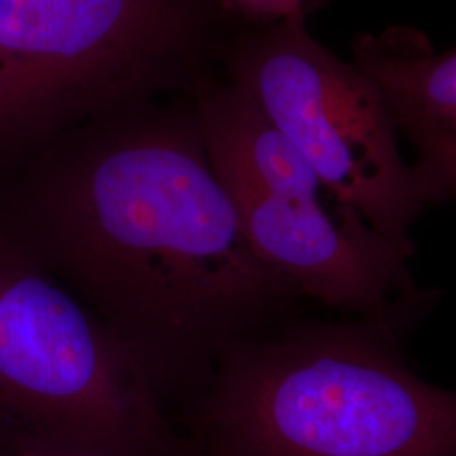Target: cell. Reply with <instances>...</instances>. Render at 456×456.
<instances>
[{
	"mask_svg": "<svg viewBox=\"0 0 456 456\" xmlns=\"http://www.w3.org/2000/svg\"><path fill=\"white\" fill-rule=\"evenodd\" d=\"M95 115L46 144L0 230L77 294L159 406L184 414L228 346L299 314L213 171L196 110Z\"/></svg>",
	"mask_w": 456,
	"mask_h": 456,
	"instance_id": "6da1fadb",
	"label": "cell"
},
{
	"mask_svg": "<svg viewBox=\"0 0 456 456\" xmlns=\"http://www.w3.org/2000/svg\"><path fill=\"white\" fill-rule=\"evenodd\" d=\"M196 456H455L456 395L399 337L296 314L228 346L181 414Z\"/></svg>",
	"mask_w": 456,
	"mask_h": 456,
	"instance_id": "7a4b0ae2",
	"label": "cell"
},
{
	"mask_svg": "<svg viewBox=\"0 0 456 456\" xmlns=\"http://www.w3.org/2000/svg\"><path fill=\"white\" fill-rule=\"evenodd\" d=\"M0 456H196L97 314L2 230Z\"/></svg>",
	"mask_w": 456,
	"mask_h": 456,
	"instance_id": "3957f363",
	"label": "cell"
},
{
	"mask_svg": "<svg viewBox=\"0 0 456 456\" xmlns=\"http://www.w3.org/2000/svg\"><path fill=\"white\" fill-rule=\"evenodd\" d=\"M198 0H0V152L195 83Z\"/></svg>",
	"mask_w": 456,
	"mask_h": 456,
	"instance_id": "277c9868",
	"label": "cell"
},
{
	"mask_svg": "<svg viewBox=\"0 0 456 456\" xmlns=\"http://www.w3.org/2000/svg\"><path fill=\"white\" fill-rule=\"evenodd\" d=\"M227 65L232 83L259 103L333 198L377 233L414 244L411 228L424 205L380 95L311 37L305 14L240 37Z\"/></svg>",
	"mask_w": 456,
	"mask_h": 456,
	"instance_id": "5b68a950",
	"label": "cell"
},
{
	"mask_svg": "<svg viewBox=\"0 0 456 456\" xmlns=\"http://www.w3.org/2000/svg\"><path fill=\"white\" fill-rule=\"evenodd\" d=\"M374 83L395 134L416 151L411 166L423 205L456 191V53H436L429 37L408 26L360 34L354 63Z\"/></svg>",
	"mask_w": 456,
	"mask_h": 456,
	"instance_id": "8992f818",
	"label": "cell"
},
{
	"mask_svg": "<svg viewBox=\"0 0 456 456\" xmlns=\"http://www.w3.org/2000/svg\"><path fill=\"white\" fill-rule=\"evenodd\" d=\"M227 11L256 22L284 20L303 14V0H216Z\"/></svg>",
	"mask_w": 456,
	"mask_h": 456,
	"instance_id": "52a82bcc",
	"label": "cell"
}]
</instances>
